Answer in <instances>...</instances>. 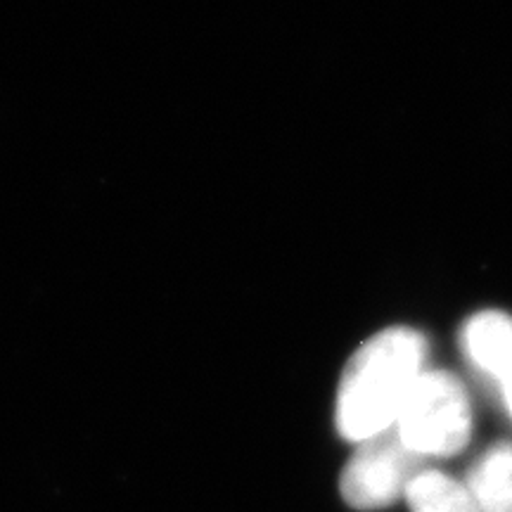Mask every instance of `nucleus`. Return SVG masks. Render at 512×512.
<instances>
[{
    "label": "nucleus",
    "mask_w": 512,
    "mask_h": 512,
    "mask_svg": "<svg viewBox=\"0 0 512 512\" xmlns=\"http://www.w3.org/2000/svg\"><path fill=\"white\" fill-rule=\"evenodd\" d=\"M427 342L418 330L387 328L363 342L342 373L337 432L361 444L394 427L415 382L425 373Z\"/></svg>",
    "instance_id": "f257e3e1"
},
{
    "label": "nucleus",
    "mask_w": 512,
    "mask_h": 512,
    "mask_svg": "<svg viewBox=\"0 0 512 512\" xmlns=\"http://www.w3.org/2000/svg\"><path fill=\"white\" fill-rule=\"evenodd\" d=\"M394 430L422 460L456 456L472 437V406L463 382L446 370H425Z\"/></svg>",
    "instance_id": "f03ea898"
},
{
    "label": "nucleus",
    "mask_w": 512,
    "mask_h": 512,
    "mask_svg": "<svg viewBox=\"0 0 512 512\" xmlns=\"http://www.w3.org/2000/svg\"><path fill=\"white\" fill-rule=\"evenodd\" d=\"M422 472V458L403 444L394 427L361 441L344 467V501L356 510H380L406 498L408 486Z\"/></svg>",
    "instance_id": "7ed1b4c3"
},
{
    "label": "nucleus",
    "mask_w": 512,
    "mask_h": 512,
    "mask_svg": "<svg viewBox=\"0 0 512 512\" xmlns=\"http://www.w3.org/2000/svg\"><path fill=\"white\" fill-rule=\"evenodd\" d=\"M460 347L467 361L496 384L512 418V316L503 311L477 313L460 332Z\"/></svg>",
    "instance_id": "20e7f679"
},
{
    "label": "nucleus",
    "mask_w": 512,
    "mask_h": 512,
    "mask_svg": "<svg viewBox=\"0 0 512 512\" xmlns=\"http://www.w3.org/2000/svg\"><path fill=\"white\" fill-rule=\"evenodd\" d=\"M465 484L482 512H512V441L484 451Z\"/></svg>",
    "instance_id": "39448f33"
},
{
    "label": "nucleus",
    "mask_w": 512,
    "mask_h": 512,
    "mask_svg": "<svg viewBox=\"0 0 512 512\" xmlns=\"http://www.w3.org/2000/svg\"><path fill=\"white\" fill-rule=\"evenodd\" d=\"M411 512H482L465 482L444 472L422 470L406 491Z\"/></svg>",
    "instance_id": "423d86ee"
}]
</instances>
